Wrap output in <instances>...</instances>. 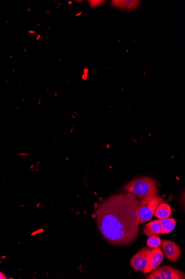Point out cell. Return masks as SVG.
Instances as JSON below:
<instances>
[{
  "label": "cell",
  "mask_w": 185,
  "mask_h": 279,
  "mask_svg": "<svg viewBox=\"0 0 185 279\" xmlns=\"http://www.w3.org/2000/svg\"><path fill=\"white\" fill-rule=\"evenodd\" d=\"M123 190L141 200L149 197L158 196L159 194L157 183L149 177H141L132 180L126 184Z\"/></svg>",
  "instance_id": "7a4b0ae2"
},
{
  "label": "cell",
  "mask_w": 185,
  "mask_h": 279,
  "mask_svg": "<svg viewBox=\"0 0 185 279\" xmlns=\"http://www.w3.org/2000/svg\"><path fill=\"white\" fill-rule=\"evenodd\" d=\"M162 229L160 234H169L175 229L176 225V220L173 218H166L160 219Z\"/></svg>",
  "instance_id": "30bf717a"
},
{
  "label": "cell",
  "mask_w": 185,
  "mask_h": 279,
  "mask_svg": "<svg viewBox=\"0 0 185 279\" xmlns=\"http://www.w3.org/2000/svg\"><path fill=\"white\" fill-rule=\"evenodd\" d=\"M161 279H185V275L179 270L170 266H163L159 268Z\"/></svg>",
  "instance_id": "52a82bcc"
},
{
  "label": "cell",
  "mask_w": 185,
  "mask_h": 279,
  "mask_svg": "<svg viewBox=\"0 0 185 279\" xmlns=\"http://www.w3.org/2000/svg\"><path fill=\"white\" fill-rule=\"evenodd\" d=\"M172 214V209L170 205L165 203H162L159 205L154 215L159 219L169 218Z\"/></svg>",
  "instance_id": "9c48e42d"
},
{
  "label": "cell",
  "mask_w": 185,
  "mask_h": 279,
  "mask_svg": "<svg viewBox=\"0 0 185 279\" xmlns=\"http://www.w3.org/2000/svg\"><path fill=\"white\" fill-rule=\"evenodd\" d=\"M161 240L157 235L150 237L147 240V245L150 248H157L161 245Z\"/></svg>",
  "instance_id": "7c38bea8"
},
{
  "label": "cell",
  "mask_w": 185,
  "mask_h": 279,
  "mask_svg": "<svg viewBox=\"0 0 185 279\" xmlns=\"http://www.w3.org/2000/svg\"><path fill=\"white\" fill-rule=\"evenodd\" d=\"M7 278L5 274L0 273V279H6Z\"/></svg>",
  "instance_id": "5bb4252c"
},
{
  "label": "cell",
  "mask_w": 185,
  "mask_h": 279,
  "mask_svg": "<svg viewBox=\"0 0 185 279\" xmlns=\"http://www.w3.org/2000/svg\"><path fill=\"white\" fill-rule=\"evenodd\" d=\"M161 197L154 196L141 200L138 210L139 224L151 220L159 205L163 203Z\"/></svg>",
  "instance_id": "3957f363"
},
{
  "label": "cell",
  "mask_w": 185,
  "mask_h": 279,
  "mask_svg": "<svg viewBox=\"0 0 185 279\" xmlns=\"http://www.w3.org/2000/svg\"><path fill=\"white\" fill-rule=\"evenodd\" d=\"M161 245L167 260L171 263L177 261L182 255V251L179 244L175 242L164 240L161 242Z\"/></svg>",
  "instance_id": "5b68a950"
},
{
  "label": "cell",
  "mask_w": 185,
  "mask_h": 279,
  "mask_svg": "<svg viewBox=\"0 0 185 279\" xmlns=\"http://www.w3.org/2000/svg\"><path fill=\"white\" fill-rule=\"evenodd\" d=\"M152 249L145 247L140 249L136 254L132 257L130 261L131 267L136 271L143 272L147 267L149 258Z\"/></svg>",
  "instance_id": "277c9868"
},
{
  "label": "cell",
  "mask_w": 185,
  "mask_h": 279,
  "mask_svg": "<svg viewBox=\"0 0 185 279\" xmlns=\"http://www.w3.org/2000/svg\"><path fill=\"white\" fill-rule=\"evenodd\" d=\"M137 2L138 1H114V3L116 7L123 8L124 9H131L137 6Z\"/></svg>",
  "instance_id": "8fae6325"
},
{
  "label": "cell",
  "mask_w": 185,
  "mask_h": 279,
  "mask_svg": "<svg viewBox=\"0 0 185 279\" xmlns=\"http://www.w3.org/2000/svg\"><path fill=\"white\" fill-rule=\"evenodd\" d=\"M153 272V271H152ZM145 279H161V278L159 274L158 269L153 270V272L146 277Z\"/></svg>",
  "instance_id": "4fadbf2b"
},
{
  "label": "cell",
  "mask_w": 185,
  "mask_h": 279,
  "mask_svg": "<svg viewBox=\"0 0 185 279\" xmlns=\"http://www.w3.org/2000/svg\"><path fill=\"white\" fill-rule=\"evenodd\" d=\"M162 226L160 219L154 220L146 224L144 228V233L146 236L150 237L151 236L160 234Z\"/></svg>",
  "instance_id": "ba28073f"
},
{
  "label": "cell",
  "mask_w": 185,
  "mask_h": 279,
  "mask_svg": "<svg viewBox=\"0 0 185 279\" xmlns=\"http://www.w3.org/2000/svg\"><path fill=\"white\" fill-rule=\"evenodd\" d=\"M140 201L130 193L111 196L98 205V230L114 246H127L138 237Z\"/></svg>",
  "instance_id": "6da1fadb"
},
{
  "label": "cell",
  "mask_w": 185,
  "mask_h": 279,
  "mask_svg": "<svg viewBox=\"0 0 185 279\" xmlns=\"http://www.w3.org/2000/svg\"><path fill=\"white\" fill-rule=\"evenodd\" d=\"M163 259V254L161 249L154 248L150 252L147 267L141 272L143 274L150 273L156 270L161 264Z\"/></svg>",
  "instance_id": "8992f818"
}]
</instances>
